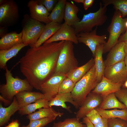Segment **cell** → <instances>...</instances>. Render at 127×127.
I'll list each match as a JSON object with an SVG mask.
<instances>
[{
  "instance_id": "28",
  "label": "cell",
  "mask_w": 127,
  "mask_h": 127,
  "mask_svg": "<svg viewBox=\"0 0 127 127\" xmlns=\"http://www.w3.org/2000/svg\"><path fill=\"white\" fill-rule=\"evenodd\" d=\"M66 0H59L50 13L48 18L51 21L60 24L64 19Z\"/></svg>"
},
{
  "instance_id": "5",
  "label": "cell",
  "mask_w": 127,
  "mask_h": 127,
  "mask_svg": "<svg viewBox=\"0 0 127 127\" xmlns=\"http://www.w3.org/2000/svg\"><path fill=\"white\" fill-rule=\"evenodd\" d=\"M73 43L65 41L58 57L55 73L66 75L78 67V62L74 53Z\"/></svg>"
},
{
  "instance_id": "11",
  "label": "cell",
  "mask_w": 127,
  "mask_h": 127,
  "mask_svg": "<svg viewBox=\"0 0 127 127\" xmlns=\"http://www.w3.org/2000/svg\"><path fill=\"white\" fill-rule=\"evenodd\" d=\"M104 76L113 83L123 84L127 80V73L124 61L105 67Z\"/></svg>"
},
{
  "instance_id": "14",
  "label": "cell",
  "mask_w": 127,
  "mask_h": 127,
  "mask_svg": "<svg viewBox=\"0 0 127 127\" xmlns=\"http://www.w3.org/2000/svg\"><path fill=\"white\" fill-rule=\"evenodd\" d=\"M27 6L32 19L46 24L51 22L48 18L50 13L44 6L38 4L37 0H30Z\"/></svg>"
},
{
  "instance_id": "37",
  "label": "cell",
  "mask_w": 127,
  "mask_h": 127,
  "mask_svg": "<svg viewBox=\"0 0 127 127\" xmlns=\"http://www.w3.org/2000/svg\"><path fill=\"white\" fill-rule=\"evenodd\" d=\"M115 94L116 97L122 102L127 108V88H121Z\"/></svg>"
},
{
  "instance_id": "33",
  "label": "cell",
  "mask_w": 127,
  "mask_h": 127,
  "mask_svg": "<svg viewBox=\"0 0 127 127\" xmlns=\"http://www.w3.org/2000/svg\"><path fill=\"white\" fill-rule=\"evenodd\" d=\"M75 84L71 79L67 77L61 83L59 87L58 94L71 93Z\"/></svg>"
},
{
  "instance_id": "21",
  "label": "cell",
  "mask_w": 127,
  "mask_h": 127,
  "mask_svg": "<svg viewBox=\"0 0 127 127\" xmlns=\"http://www.w3.org/2000/svg\"><path fill=\"white\" fill-rule=\"evenodd\" d=\"M79 10L78 7L73 3L67 2L64 13V23L68 25L72 26L79 22L80 20L77 16Z\"/></svg>"
},
{
  "instance_id": "25",
  "label": "cell",
  "mask_w": 127,
  "mask_h": 127,
  "mask_svg": "<svg viewBox=\"0 0 127 127\" xmlns=\"http://www.w3.org/2000/svg\"><path fill=\"white\" fill-rule=\"evenodd\" d=\"M28 46L22 43L8 50H0V67L5 69L8 60L16 56L23 48Z\"/></svg>"
},
{
  "instance_id": "38",
  "label": "cell",
  "mask_w": 127,
  "mask_h": 127,
  "mask_svg": "<svg viewBox=\"0 0 127 127\" xmlns=\"http://www.w3.org/2000/svg\"><path fill=\"white\" fill-rule=\"evenodd\" d=\"M38 3L44 6L49 12L52 11L58 1L56 0H37Z\"/></svg>"
},
{
  "instance_id": "49",
  "label": "cell",
  "mask_w": 127,
  "mask_h": 127,
  "mask_svg": "<svg viewBox=\"0 0 127 127\" xmlns=\"http://www.w3.org/2000/svg\"><path fill=\"white\" fill-rule=\"evenodd\" d=\"M122 85L123 88H127V80H126Z\"/></svg>"
},
{
  "instance_id": "2",
  "label": "cell",
  "mask_w": 127,
  "mask_h": 127,
  "mask_svg": "<svg viewBox=\"0 0 127 127\" xmlns=\"http://www.w3.org/2000/svg\"><path fill=\"white\" fill-rule=\"evenodd\" d=\"M99 83L94 64L86 74L76 83L71 93L74 100L79 107Z\"/></svg>"
},
{
  "instance_id": "18",
  "label": "cell",
  "mask_w": 127,
  "mask_h": 127,
  "mask_svg": "<svg viewBox=\"0 0 127 127\" xmlns=\"http://www.w3.org/2000/svg\"><path fill=\"white\" fill-rule=\"evenodd\" d=\"M67 102L71 103L77 109L79 107L74 100L71 93L58 94L49 101V106L50 107L53 106H61L71 112V111L70 107L67 106L65 103Z\"/></svg>"
},
{
  "instance_id": "26",
  "label": "cell",
  "mask_w": 127,
  "mask_h": 127,
  "mask_svg": "<svg viewBox=\"0 0 127 127\" xmlns=\"http://www.w3.org/2000/svg\"><path fill=\"white\" fill-rule=\"evenodd\" d=\"M103 45V44H100L97 47L94 57L95 64L97 79L99 83L101 81L103 76H104L105 67L102 57Z\"/></svg>"
},
{
  "instance_id": "7",
  "label": "cell",
  "mask_w": 127,
  "mask_h": 127,
  "mask_svg": "<svg viewBox=\"0 0 127 127\" xmlns=\"http://www.w3.org/2000/svg\"><path fill=\"white\" fill-rule=\"evenodd\" d=\"M25 20L21 32L22 43L34 47L40 37L45 25L43 23L31 18Z\"/></svg>"
},
{
  "instance_id": "45",
  "label": "cell",
  "mask_w": 127,
  "mask_h": 127,
  "mask_svg": "<svg viewBox=\"0 0 127 127\" xmlns=\"http://www.w3.org/2000/svg\"><path fill=\"white\" fill-rule=\"evenodd\" d=\"M7 28L6 27H0V37H1L4 36L6 34L5 33L7 31Z\"/></svg>"
},
{
  "instance_id": "19",
  "label": "cell",
  "mask_w": 127,
  "mask_h": 127,
  "mask_svg": "<svg viewBox=\"0 0 127 127\" xmlns=\"http://www.w3.org/2000/svg\"><path fill=\"white\" fill-rule=\"evenodd\" d=\"M22 33L13 32L7 33L0 40V50H8L22 43Z\"/></svg>"
},
{
  "instance_id": "1",
  "label": "cell",
  "mask_w": 127,
  "mask_h": 127,
  "mask_svg": "<svg viewBox=\"0 0 127 127\" xmlns=\"http://www.w3.org/2000/svg\"><path fill=\"white\" fill-rule=\"evenodd\" d=\"M65 41L44 43L31 47L19 62L20 71L31 85L39 90L55 73L58 57Z\"/></svg>"
},
{
  "instance_id": "46",
  "label": "cell",
  "mask_w": 127,
  "mask_h": 127,
  "mask_svg": "<svg viewBox=\"0 0 127 127\" xmlns=\"http://www.w3.org/2000/svg\"><path fill=\"white\" fill-rule=\"evenodd\" d=\"M124 61L125 65L126 71L127 73V53H126Z\"/></svg>"
},
{
  "instance_id": "16",
  "label": "cell",
  "mask_w": 127,
  "mask_h": 127,
  "mask_svg": "<svg viewBox=\"0 0 127 127\" xmlns=\"http://www.w3.org/2000/svg\"><path fill=\"white\" fill-rule=\"evenodd\" d=\"M121 83H115L103 76L101 81L91 91L101 95L103 98L112 93L119 91L122 86Z\"/></svg>"
},
{
  "instance_id": "41",
  "label": "cell",
  "mask_w": 127,
  "mask_h": 127,
  "mask_svg": "<svg viewBox=\"0 0 127 127\" xmlns=\"http://www.w3.org/2000/svg\"><path fill=\"white\" fill-rule=\"evenodd\" d=\"M20 124L17 120H12L4 127H20Z\"/></svg>"
},
{
  "instance_id": "47",
  "label": "cell",
  "mask_w": 127,
  "mask_h": 127,
  "mask_svg": "<svg viewBox=\"0 0 127 127\" xmlns=\"http://www.w3.org/2000/svg\"><path fill=\"white\" fill-rule=\"evenodd\" d=\"M73 1L76 3L83 4L84 0H73Z\"/></svg>"
},
{
  "instance_id": "17",
  "label": "cell",
  "mask_w": 127,
  "mask_h": 127,
  "mask_svg": "<svg viewBox=\"0 0 127 127\" xmlns=\"http://www.w3.org/2000/svg\"><path fill=\"white\" fill-rule=\"evenodd\" d=\"M15 97L20 108L35 102L39 99L44 98V95L42 93L28 91L20 92Z\"/></svg>"
},
{
  "instance_id": "3",
  "label": "cell",
  "mask_w": 127,
  "mask_h": 127,
  "mask_svg": "<svg viewBox=\"0 0 127 127\" xmlns=\"http://www.w3.org/2000/svg\"><path fill=\"white\" fill-rule=\"evenodd\" d=\"M5 70L6 83L0 86V92L3 97L12 102L14 97L20 92L32 90L33 87L26 79L14 77L7 67Z\"/></svg>"
},
{
  "instance_id": "34",
  "label": "cell",
  "mask_w": 127,
  "mask_h": 127,
  "mask_svg": "<svg viewBox=\"0 0 127 127\" xmlns=\"http://www.w3.org/2000/svg\"><path fill=\"white\" fill-rule=\"evenodd\" d=\"M55 119L53 118H46L32 120L30 121L27 125H23L22 127H44Z\"/></svg>"
},
{
  "instance_id": "50",
  "label": "cell",
  "mask_w": 127,
  "mask_h": 127,
  "mask_svg": "<svg viewBox=\"0 0 127 127\" xmlns=\"http://www.w3.org/2000/svg\"><path fill=\"white\" fill-rule=\"evenodd\" d=\"M7 0H0V5H1L6 1Z\"/></svg>"
},
{
  "instance_id": "22",
  "label": "cell",
  "mask_w": 127,
  "mask_h": 127,
  "mask_svg": "<svg viewBox=\"0 0 127 127\" xmlns=\"http://www.w3.org/2000/svg\"><path fill=\"white\" fill-rule=\"evenodd\" d=\"M63 115V112L57 111L52 107H49L40 108L37 111L28 115L27 118L30 121L46 118L56 119L57 117H61Z\"/></svg>"
},
{
  "instance_id": "15",
  "label": "cell",
  "mask_w": 127,
  "mask_h": 127,
  "mask_svg": "<svg viewBox=\"0 0 127 127\" xmlns=\"http://www.w3.org/2000/svg\"><path fill=\"white\" fill-rule=\"evenodd\" d=\"M125 44L124 42H118L111 49L104 61L105 67L124 61L126 54Z\"/></svg>"
},
{
  "instance_id": "29",
  "label": "cell",
  "mask_w": 127,
  "mask_h": 127,
  "mask_svg": "<svg viewBox=\"0 0 127 127\" xmlns=\"http://www.w3.org/2000/svg\"><path fill=\"white\" fill-rule=\"evenodd\" d=\"M95 109L102 118L107 119L119 118L127 121V108L121 110L114 109L107 110L101 109L98 107Z\"/></svg>"
},
{
  "instance_id": "23",
  "label": "cell",
  "mask_w": 127,
  "mask_h": 127,
  "mask_svg": "<svg viewBox=\"0 0 127 127\" xmlns=\"http://www.w3.org/2000/svg\"><path fill=\"white\" fill-rule=\"evenodd\" d=\"M95 63L94 58H92L84 64L69 72L66 75V76L76 83L89 70Z\"/></svg>"
},
{
  "instance_id": "30",
  "label": "cell",
  "mask_w": 127,
  "mask_h": 127,
  "mask_svg": "<svg viewBox=\"0 0 127 127\" xmlns=\"http://www.w3.org/2000/svg\"><path fill=\"white\" fill-rule=\"evenodd\" d=\"M48 107L49 102L44 98L40 99L33 103L21 108L19 110L18 113L21 115H28L32 113L37 109Z\"/></svg>"
},
{
  "instance_id": "43",
  "label": "cell",
  "mask_w": 127,
  "mask_h": 127,
  "mask_svg": "<svg viewBox=\"0 0 127 127\" xmlns=\"http://www.w3.org/2000/svg\"><path fill=\"white\" fill-rule=\"evenodd\" d=\"M125 25L126 28L127 29V21ZM126 41H127V29L125 33L121 36L118 40V43L121 42H125Z\"/></svg>"
},
{
  "instance_id": "48",
  "label": "cell",
  "mask_w": 127,
  "mask_h": 127,
  "mask_svg": "<svg viewBox=\"0 0 127 127\" xmlns=\"http://www.w3.org/2000/svg\"><path fill=\"white\" fill-rule=\"evenodd\" d=\"M125 42L124 49L125 52L126 53H127V41Z\"/></svg>"
},
{
  "instance_id": "20",
  "label": "cell",
  "mask_w": 127,
  "mask_h": 127,
  "mask_svg": "<svg viewBox=\"0 0 127 127\" xmlns=\"http://www.w3.org/2000/svg\"><path fill=\"white\" fill-rule=\"evenodd\" d=\"M20 108L15 96L10 105L6 107L0 104V127H1L8 122L11 116Z\"/></svg>"
},
{
  "instance_id": "6",
  "label": "cell",
  "mask_w": 127,
  "mask_h": 127,
  "mask_svg": "<svg viewBox=\"0 0 127 127\" xmlns=\"http://www.w3.org/2000/svg\"><path fill=\"white\" fill-rule=\"evenodd\" d=\"M127 21V17L123 18L120 12L115 10L107 29L109 36L107 41L103 45V54L110 51L118 43L120 35L126 28Z\"/></svg>"
},
{
  "instance_id": "40",
  "label": "cell",
  "mask_w": 127,
  "mask_h": 127,
  "mask_svg": "<svg viewBox=\"0 0 127 127\" xmlns=\"http://www.w3.org/2000/svg\"><path fill=\"white\" fill-rule=\"evenodd\" d=\"M94 1V0H84L83 4L84 9L85 10H87L92 6Z\"/></svg>"
},
{
  "instance_id": "8",
  "label": "cell",
  "mask_w": 127,
  "mask_h": 127,
  "mask_svg": "<svg viewBox=\"0 0 127 127\" xmlns=\"http://www.w3.org/2000/svg\"><path fill=\"white\" fill-rule=\"evenodd\" d=\"M19 17V8L15 2L7 0L0 6V25L7 27L14 24Z\"/></svg>"
},
{
  "instance_id": "36",
  "label": "cell",
  "mask_w": 127,
  "mask_h": 127,
  "mask_svg": "<svg viewBox=\"0 0 127 127\" xmlns=\"http://www.w3.org/2000/svg\"><path fill=\"white\" fill-rule=\"evenodd\" d=\"M108 127H127V121L119 118L108 119Z\"/></svg>"
},
{
  "instance_id": "4",
  "label": "cell",
  "mask_w": 127,
  "mask_h": 127,
  "mask_svg": "<svg viewBox=\"0 0 127 127\" xmlns=\"http://www.w3.org/2000/svg\"><path fill=\"white\" fill-rule=\"evenodd\" d=\"M106 6L100 4V8L97 11L84 15L81 20L72 26L76 34L88 32L92 31L94 27L102 25L107 21V16Z\"/></svg>"
},
{
  "instance_id": "12",
  "label": "cell",
  "mask_w": 127,
  "mask_h": 127,
  "mask_svg": "<svg viewBox=\"0 0 127 127\" xmlns=\"http://www.w3.org/2000/svg\"><path fill=\"white\" fill-rule=\"evenodd\" d=\"M103 98L101 95L91 91L87 96L76 113V117L79 120L86 117L90 112L100 106Z\"/></svg>"
},
{
  "instance_id": "42",
  "label": "cell",
  "mask_w": 127,
  "mask_h": 127,
  "mask_svg": "<svg viewBox=\"0 0 127 127\" xmlns=\"http://www.w3.org/2000/svg\"><path fill=\"white\" fill-rule=\"evenodd\" d=\"M82 123L85 124L86 127H94V125L86 117L83 119Z\"/></svg>"
},
{
  "instance_id": "10",
  "label": "cell",
  "mask_w": 127,
  "mask_h": 127,
  "mask_svg": "<svg viewBox=\"0 0 127 127\" xmlns=\"http://www.w3.org/2000/svg\"><path fill=\"white\" fill-rule=\"evenodd\" d=\"M97 27L91 31L88 32H81L77 34L79 43H82L88 46L95 57L97 47L99 45L104 44L106 42L107 35L99 36L97 34Z\"/></svg>"
},
{
  "instance_id": "32",
  "label": "cell",
  "mask_w": 127,
  "mask_h": 127,
  "mask_svg": "<svg viewBox=\"0 0 127 127\" xmlns=\"http://www.w3.org/2000/svg\"><path fill=\"white\" fill-rule=\"evenodd\" d=\"M76 117L68 118L63 121L54 123L53 127H85Z\"/></svg>"
},
{
  "instance_id": "44",
  "label": "cell",
  "mask_w": 127,
  "mask_h": 127,
  "mask_svg": "<svg viewBox=\"0 0 127 127\" xmlns=\"http://www.w3.org/2000/svg\"><path fill=\"white\" fill-rule=\"evenodd\" d=\"M0 101L3 102L4 105L6 106L10 105L12 103V102L4 98L1 95H0Z\"/></svg>"
},
{
  "instance_id": "35",
  "label": "cell",
  "mask_w": 127,
  "mask_h": 127,
  "mask_svg": "<svg viewBox=\"0 0 127 127\" xmlns=\"http://www.w3.org/2000/svg\"><path fill=\"white\" fill-rule=\"evenodd\" d=\"M86 117L94 125L99 122L102 119L101 116L95 109L90 112Z\"/></svg>"
},
{
  "instance_id": "24",
  "label": "cell",
  "mask_w": 127,
  "mask_h": 127,
  "mask_svg": "<svg viewBox=\"0 0 127 127\" xmlns=\"http://www.w3.org/2000/svg\"><path fill=\"white\" fill-rule=\"evenodd\" d=\"M61 24L53 21L46 24L40 37L34 47H38L44 43L60 28Z\"/></svg>"
},
{
  "instance_id": "27",
  "label": "cell",
  "mask_w": 127,
  "mask_h": 127,
  "mask_svg": "<svg viewBox=\"0 0 127 127\" xmlns=\"http://www.w3.org/2000/svg\"><path fill=\"white\" fill-rule=\"evenodd\" d=\"M99 106V108L104 110L111 109H123L127 108L124 104L118 100L114 93H110L104 97Z\"/></svg>"
},
{
  "instance_id": "31",
  "label": "cell",
  "mask_w": 127,
  "mask_h": 127,
  "mask_svg": "<svg viewBox=\"0 0 127 127\" xmlns=\"http://www.w3.org/2000/svg\"><path fill=\"white\" fill-rule=\"evenodd\" d=\"M103 5L107 7L111 4L115 10L121 13L123 17L127 15V0H102Z\"/></svg>"
},
{
  "instance_id": "39",
  "label": "cell",
  "mask_w": 127,
  "mask_h": 127,
  "mask_svg": "<svg viewBox=\"0 0 127 127\" xmlns=\"http://www.w3.org/2000/svg\"><path fill=\"white\" fill-rule=\"evenodd\" d=\"M94 125V127H108V119L102 118L99 122Z\"/></svg>"
},
{
  "instance_id": "9",
  "label": "cell",
  "mask_w": 127,
  "mask_h": 127,
  "mask_svg": "<svg viewBox=\"0 0 127 127\" xmlns=\"http://www.w3.org/2000/svg\"><path fill=\"white\" fill-rule=\"evenodd\" d=\"M66 75L55 73L50 78L41 85L39 90L44 95V99L49 101L58 94L60 85Z\"/></svg>"
},
{
  "instance_id": "13",
  "label": "cell",
  "mask_w": 127,
  "mask_h": 127,
  "mask_svg": "<svg viewBox=\"0 0 127 127\" xmlns=\"http://www.w3.org/2000/svg\"><path fill=\"white\" fill-rule=\"evenodd\" d=\"M76 34L74 28L64 23L61 24L60 28L56 32L44 43L69 41L77 44L79 42Z\"/></svg>"
}]
</instances>
